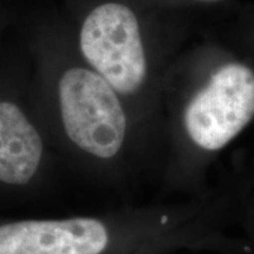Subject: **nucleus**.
<instances>
[{"instance_id":"1","label":"nucleus","mask_w":254,"mask_h":254,"mask_svg":"<svg viewBox=\"0 0 254 254\" xmlns=\"http://www.w3.org/2000/svg\"><path fill=\"white\" fill-rule=\"evenodd\" d=\"M36 59L31 99L58 157L109 186L160 174L157 140L122 95L82 62L72 41L41 44Z\"/></svg>"},{"instance_id":"2","label":"nucleus","mask_w":254,"mask_h":254,"mask_svg":"<svg viewBox=\"0 0 254 254\" xmlns=\"http://www.w3.org/2000/svg\"><path fill=\"white\" fill-rule=\"evenodd\" d=\"M224 193L209 189L182 201L101 214L52 219H0V254H131L193 228L221 224Z\"/></svg>"},{"instance_id":"3","label":"nucleus","mask_w":254,"mask_h":254,"mask_svg":"<svg viewBox=\"0 0 254 254\" xmlns=\"http://www.w3.org/2000/svg\"><path fill=\"white\" fill-rule=\"evenodd\" d=\"M254 124V68L227 60L163 113L160 182L166 193L202 194L209 168Z\"/></svg>"},{"instance_id":"4","label":"nucleus","mask_w":254,"mask_h":254,"mask_svg":"<svg viewBox=\"0 0 254 254\" xmlns=\"http://www.w3.org/2000/svg\"><path fill=\"white\" fill-rule=\"evenodd\" d=\"M72 44L82 62L127 101L163 155V113L153 95V64L134 12L114 1L95 6Z\"/></svg>"},{"instance_id":"5","label":"nucleus","mask_w":254,"mask_h":254,"mask_svg":"<svg viewBox=\"0 0 254 254\" xmlns=\"http://www.w3.org/2000/svg\"><path fill=\"white\" fill-rule=\"evenodd\" d=\"M57 157L30 88L0 80V200L36 192Z\"/></svg>"},{"instance_id":"6","label":"nucleus","mask_w":254,"mask_h":254,"mask_svg":"<svg viewBox=\"0 0 254 254\" xmlns=\"http://www.w3.org/2000/svg\"><path fill=\"white\" fill-rule=\"evenodd\" d=\"M240 219L243 220L246 237L254 244V168L244 182L240 190Z\"/></svg>"},{"instance_id":"7","label":"nucleus","mask_w":254,"mask_h":254,"mask_svg":"<svg viewBox=\"0 0 254 254\" xmlns=\"http://www.w3.org/2000/svg\"><path fill=\"white\" fill-rule=\"evenodd\" d=\"M186 247L185 240L179 236H171L164 239L148 244L147 246L135 251L131 254H172L184 251Z\"/></svg>"},{"instance_id":"8","label":"nucleus","mask_w":254,"mask_h":254,"mask_svg":"<svg viewBox=\"0 0 254 254\" xmlns=\"http://www.w3.org/2000/svg\"><path fill=\"white\" fill-rule=\"evenodd\" d=\"M200 1H215V0H200Z\"/></svg>"}]
</instances>
